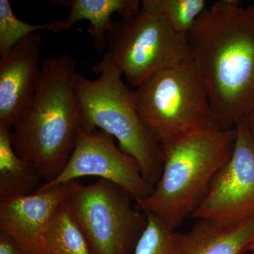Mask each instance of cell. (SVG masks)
Wrapping results in <instances>:
<instances>
[{"mask_svg":"<svg viewBox=\"0 0 254 254\" xmlns=\"http://www.w3.org/2000/svg\"><path fill=\"white\" fill-rule=\"evenodd\" d=\"M254 240V217L235 225L196 220L182 233L177 254H245Z\"/></svg>","mask_w":254,"mask_h":254,"instance_id":"7c38bea8","label":"cell"},{"mask_svg":"<svg viewBox=\"0 0 254 254\" xmlns=\"http://www.w3.org/2000/svg\"><path fill=\"white\" fill-rule=\"evenodd\" d=\"M41 180L36 167L16 154L11 130L0 127V199L32 194Z\"/></svg>","mask_w":254,"mask_h":254,"instance_id":"5bb4252c","label":"cell"},{"mask_svg":"<svg viewBox=\"0 0 254 254\" xmlns=\"http://www.w3.org/2000/svg\"><path fill=\"white\" fill-rule=\"evenodd\" d=\"M233 151L216 174L191 218L220 225L254 217V137L247 118L235 125Z\"/></svg>","mask_w":254,"mask_h":254,"instance_id":"ba28073f","label":"cell"},{"mask_svg":"<svg viewBox=\"0 0 254 254\" xmlns=\"http://www.w3.org/2000/svg\"><path fill=\"white\" fill-rule=\"evenodd\" d=\"M21 251L22 248L12 237L0 232V254H18Z\"/></svg>","mask_w":254,"mask_h":254,"instance_id":"d6986e66","label":"cell"},{"mask_svg":"<svg viewBox=\"0 0 254 254\" xmlns=\"http://www.w3.org/2000/svg\"><path fill=\"white\" fill-rule=\"evenodd\" d=\"M123 189L105 180L76 184L64 200L93 254H130L142 233L146 214L133 208Z\"/></svg>","mask_w":254,"mask_h":254,"instance_id":"52a82bcc","label":"cell"},{"mask_svg":"<svg viewBox=\"0 0 254 254\" xmlns=\"http://www.w3.org/2000/svg\"><path fill=\"white\" fill-rule=\"evenodd\" d=\"M46 254H93L84 234L64 201L55 212L45 239Z\"/></svg>","mask_w":254,"mask_h":254,"instance_id":"9a60e30c","label":"cell"},{"mask_svg":"<svg viewBox=\"0 0 254 254\" xmlns=\"http://www.w3.org/2000/svg\"><path fill=\"white\" fill-rule=\"evenodd\" d=\"M86 176L113 182L136 202L146 198L154 188L145 180L136 160L116 146L113 136L98 128L83 127L63 171L54 180L41 185L36 192Z\"/></svg>","mask_w":254,"mask_h":254,"instance_id":"9c48e42d","label":"cell"},{"mask_svg":"<svg viewBox=\"0 0 254 254\" xmlns=\"http://www.w3.org/2000/svg\"><path fill=\"white\" fill-rule=\"evenodd\" d=\"M247 122H248L249 126L251 131H252V134L254 137V112L251 113L250 115L247 118Z\"/></svg>","mask_w":254,"mask_h":254,"instance_id":"ffe728a7","label":"cell"},{"mask_svg":"<svg viewBox=\"0 0 254 254\" xmlns=\"http://www.w3.org/2000/svg\"><path fill=\"white\" fill-rule=\"evenodd\" d=\"M137 110L161 145L218 124L193 61L150 76L134 90Z\"/></svg>","mask_w":254,"mask_h":254,"instance_id":"5b68a950","label":"cell"},{"mask_svg":"<svg viewBox=\"0 0 254 254\" xmlns=\"http://www.w3.org/2000/svg\"><path fill=\"white\" fill-rule=\"evenodd\" d=\"M76 184L73 181L24 196L0 199V232L12 237L23 250L46 254L45 239L50 222Z\"/></svg>","mask_w":254,"mask_h":254,"instance_id":"30bf717a","label":"cell"},{"mask_svg":"<svg viewBox=\"0 0 254 254\" xmlns=\"http://www.w3.org/2000/svg\"><path fill=\"white\" fill-rule=\"evenodd\" d=\"M64 19L46 24L32 25L18 19L8 0H0V56L4 58L16 44L40 30L60 32L68 30Z\"/></svg>","mask_w":254,"mask_h":254,"instance_id":"2e32d148","label":"cell"},{"mask_svg":"<svg viewBox=\"0 0 254 254\" xmlns=\"http://www.w3.org/2000/svg\"><path fill=\"white\" fill-rule=\"evenodd\" d=\"M188 41L217 122L233 128L254 112V4L215 1Z\"/></svg>","mask_w":254,"mask_h":254,"instance_id":"6da1fadb","label":"cell"},{"mask_svg":"<svg viewBox=\"0 0 254 254\" xmlns=\"http://www.w3.org/2000/svg\"><path fill=\"white\" fill-rule=\"evenodd\" d=\"M18 254H35L31 253V252H27V251L23 250V251H21V252H20V253Z\"/></svg>","mask_w":254,"mask_h":254,"instance_id":"7402d4cb","label":"cell"},{"mask_svg":"<svg viewBox=\"0 0 254 254\" xmlns=\"http://www.w3.org/2000/svg\"><path fill=\"white\" fill-rule=\"evenodd\" d=\"M76 66L69 55L43 60L33 101L11 130L16 154L36 167L44 183L63 171L84 127Z\"/></svg>","mask_w":254,"mask_h":254,"instance_id":"7a4b0ae2","label":"cell"},{"mask_svg":"<svg viewBox=\"0 0 254 254\" xmlns=\"http://www.w3.org/2000/svg\"><path fill=\"white\" fill-rule=\"evenodd\" d=\"M141 4L163 15L177 33L185 36L208 8L205 0H143Z\"/></svg>","mask_w":254,"mask_h":254,"instance_id":"e0dca14e","label":"cell"},{"mask_svg":"<svg viewBox=\"0 0 254 254\" xmlns=\"http://www.w3.org/2000/svg\"><path fill=\"white\" fill-rule=\"evenodd\" d=\"M55 4L70 8L65 18L68 28L81 20H88V31L93 39L95 50L103 52L106 49L107 35L113 25L111 16L118 13L120 18L134 14L140 9L141 1L138 0H68L53 1Z\"/></svg>","mask_w":254,"mask_h":254,"instance_id":"4fadbf2b","label":"cell"},{"mask_svg":"<svg viewBox=\"0 0 254 254\" xmlns=\"http://www.w3.org/2000/svg\"><path fill=\"white\" fill-rule=\"evenodd\" d=\"M247 252H250L252 254H254V240L252 241V243L249 245Z\"/></svg>","mask_w":254,"mask_h":254,"instance_id":"44dd1931","label":"cell"},{"mask_svg":"<svg viewBox=\"0 0 254 254\" xmlns=\"http://www.w3.org/2000/svg\"><path fill=\"white\" fill-rule=\"evenodd\" d=\"M236 128L200 127L162 143L163 170L153 191L136 202L174 230L191 217L219 170L231 157Z\"/></svg>","mask_w":254,"mask_h":254,"instance_id":"3957f363","label":"cell"},{"mask_svg":"<svg viewBox=\"0 0 254 254\" xmlns=\"http://www.w3.org/2000/svg\"><path fill=\"white\" fill-rule=\"evenodd\" d=\"M93 71L100 74L97 79L78 73L75 81L84 127L116 138L120 149L136 160L145 180L154 187L163 170V152L138 114L134 91L126 86L123 73L105 55Z\"/></svg>","mask_w":254,"mask_h":254,"instance_id":"277c9868","label":"cell"},{"mask_svg":"<svg viewBox=\"0 0 254 254\" xmlns=\"http://www.w3.org/2000/svg\"><path fill=\"white\" fill-rule=\"evenodd\" d=\"M148 223L137 242L134 254H177L182 233L151 213H145Z\"/></svg>","mask_w":254,"mask_h":254,"instance_id":"ac0fdd59","label":"cell"},{"mask_svg":"<svg viewBox=\"0 0 254 254\" xmlns=\"http://www.w3.org/2000/svg\"><path fill=\"white\" fill-rule=\"evenodd\" d=\"M104 55L136 87L155 73L191 60L188 36L142 4L134 14L113 23Z\"/></svg>","mask_w":254,"mask_h":254,"instance_id":"8992f818","label":"cell"},{"mask_svg":"<svg viewBox=\"0 0 254 254\" xmlns=\"http://www.w3.org/2000/svg\"><path fill=\"white\" fill-rule=\"evenodd\" d=\"M42 43L41 36L33 33L0 60V127L11 131L33 101L41 73Z\"/></svg>","mask_w":254,"mask_h":254,"instance_id":"8fae6325","label":"cell"}]
</instances>
